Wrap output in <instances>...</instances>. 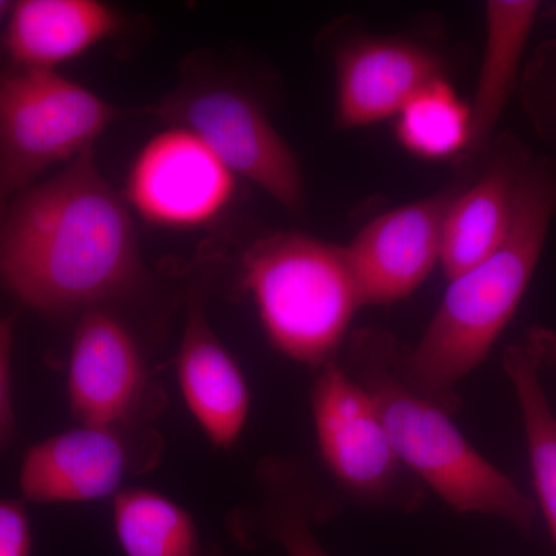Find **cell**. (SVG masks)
<instances>
[{"mask_svg": "<svg viewBox=\"0 0 556 556\" xmlns=\"http://www.w3.org/2000/svg\"><path fill=\"white\" fill-rule=\"evenodd\" d=\"M138 273L129 208L98 169L93 149L24 193L0 232V278L43 313L118 295Z\"/></svg>", "mask_w": 556, "mask_h": 556, "instance_id": "6da1fadb", "label": "cell"}, {"mask_svg": "<svg viewBox=\"0 0 556 556\" xmlns=\"http://www.w3.org/2000/svg\"><path fill=\"white\" fill-rule=\"evenodd\" d=\"M556 215V167L533 160L517 193L506 240L484 262L452 278L419 343L401 345L399 369L450 415L456 388L489 356L532 281Z\"/></svg>", "mask_w": 556, "mask_h": 556, "instance_id": "7a4b0ae2", "label": "cell"}, {"mask_svg": "<svg viewBox=\"0 0 556 556\" xmlns=\"http://www.w3.org/2000/svg\"><path fill=\"white\" fill-rule=\"evenodd\" d=\"M401 343L380 329L354 332L345 371L367 391L402 466L460 514L489 515L530 532L538 506L464 438L452 415L409 386Z\"/></svg>", "mask_w": 556, "mask_h": 556, "instance_id": "3957f363", "label": "cell"}, {"mask_svg": "<svg viewBox=\"0 0 556 556\" xmlns=\"http://www.w3.org/2000/svg\"><path fill=\"white\" fill-rule=\"evenodd\" d=\"M241 283L270 343L317 369L336 362L362 308L345 248L305 233L278 232L251 244Z\"/></svg>", "mask_w": 556, "mask_h": 556, "instance_id": "277c9868", "label": "cell"}, {"mask_svg": "<svg viewBox=\"0 0 556 556\" xmlns=\"http://www.w3.org/2000/svg\"><path fill=\"white\" fill-rule=\"evenodd\" d=\"M116 116L109 102L56 70L0 73V192L79 159Z\"/></svg>", "mask_w": 556, "mask_h": 556, "instance_id": "5b68a950", "label": "cell"}, {"mask_svg": "<svg viewBox=\"0 0 556 556\" xmlns=\"http://www.w3.org/2000/svg\"><path fill=\"white\" fill-rule=\"evenodd\" d=\"M311 408L321 457L351 496L401 510L422 503L419 481L402 466L375 402L338 362L318 369Z\"/></svg>", "mask_w": 556, "mask_h": 556, "instance_id": "8992f818", "label": "cell"}, {"mask_svg": "<svg viewBox=\"0 0 556 556\" xmlns=\"http://www.w3.org/2000/svg\"><path fill=\"white\" fill-rule=\"evenodd\" d=\"M169 126L192 131L236 177L254 182L288 211L305 204L294 152L265 110L244 91L208 86L175 94L156 108Z\"/></svg>", "mask_w": 556, "mask_h": 556, "instance_id": "52a82bcc", "label": "cell"}, {"mask_svg": "<svg viewBox=\"0 0 556 556\" xmlns=\"http://www.w3.org/2000/svg\"><path fill=\"white\" fill-rule=\"evenodd\" d=\"M237 177L192 131L170 126L139 150L127 200L139 217L166 229H195L232 203Z\"/></svg>", "mask_w": 556, "mask_h": 556, "instance_id": "ba28073f", "label": "cell"}, {"mask_svg": "<svg viewBox=\"0 0 556 556\" xmlns=\"http://www.w3.org/2000/svg\"><path fill=\"white\" fill-rule=\"evenodd\" d=\"M463 185L371 219L345 248L362 306L407 299L441 260L442 226Z\"/></svg>", "mask_w": 556, "mask_h": 556, "instance_id": "9c48e42d", "label": "cell"}, {"mask_svg": "<svg viewBox=\"0 0 556 556\" xmlns=\"http://www.w3.org/2000/svg\"><path fill=\"white\" fill-rule=\"evenodd\" d=\"M437 54L399 38H364L336 56V124L357 129L396 118L431 80L441 78Z\"/></svg>", "mask_w": 556, "mask_h": 556, "instance_id": "30bf717a", "label": "cell"}, {"mask_svg": "<svg viewBox=\"0 0 556 556\" xmlns=\"http://www.w3.org/2000/svg\"><path fill=\"white\" fill-rule=\"evenodd\" d=\"M144 365L126 325L104 309L80 318L68 367V397L80 426L115 428L144 391Z\"/></svg>", "mask_w": 556, "mask_h": 556, "instance_id": "8fae6325", "label": "cell"}, {"mask_svg": "<svg viewBox=\"0 0 556 556\" xmlns=\"http://www.w3.org/2000/svg\"><path fill=\"white\" fill-rule=\"evenodd\" d=\"M533 160L521 142L504 137L481 177L456 193L442 226L439 260L448 280L484 262L506 240L519 185Z\"/></svg>", "mask_w": 556, "mask_h": 556, "instance_id": "7c38bea8", "label": "cell"}, {"mask_svg": "<svg viewBox=\"0 0 556 556\" xmlns=\"http://www.w3.org/2000/svg\"><path fill=\"white\" fill-rule=\"evenodd\" d=\"M129 456L115 428L80 426L33 445L21 468L24 496L38 504L89 503L116 492Z\"/></svg>", "mask_w": 556, "mask_h": 556, "instance_id": "4fadbf2b", "label": "cell"}, {"mask_svg": "<svg viewBox=\"0 0 556 556\" xmlns=\"http://www.w3.org/2000/svg\"><path fill=\"white\" fill-rule=\"evenodd\" d=\"M177 371L186 404L208 441L232 447L247 426L251 396L239 364L200 308L192 309L186 325Z\"/></svg>", "mask_w": 556, "mask_h": 556, "instance_id": "5bb4252c", "label": "cell"}, {"mask_svg": "<svg viewBox=\"0 0 556 556\" xmlns=\"http://www.w3.org/2000/svg\"><path fill=\"white\" fill-rule=\"evenodd\" d=\"M119 30V14L98 0H22L11 5L3 43L20 68L54 70Z\"/></svg>", "mask_w": 556, "mask_h": 556, "instance_id": "9a60e30c", "label": "cell"}, {"mask_svg": "<svg viewBox=\"0 0 556 556\" xmlns=\"http://www.w3.org/2000/svg\"><path fill=\"white\" fill-rule=\"evenodd\" d=\"M543 10L535 0H490L485 3V46L473 98V150L484 148L515 87L527 40Z\"/></svg>", "mask_w": 556, "mask_h": 556, "instance_id": "2e32d148", "label": "cell"}, {"mask_svg": "<svg viewBox=\"0 0 556 556\" xmlns=\"http://www.w3.org/2000/svg\"><path fill=\"white\" fill-rule=\"evenodd\" d=\"M113 525L126 556H219L204 546L186 508L152 490L116 493Z\"/></svg>", "mask_w": 556, "mask_h": 556, "instance_id": "e0dca14e", "label": "cell"}, {"mask_svg": "<svg viewBox=\"0 0 556 556\" xmlns=\"http://www.w3.org/2000/svg\"><path fill=\"white\" fill-rule=\"evenodd\" d=\"M503 362L521 409L538 504L556 546V416L540 380V364L529 348L525 343L508 346Z\"/></svg>", "mask_w": 556, "mask_h": 556, "instance_id": "ac0fdd59", "label": "cell"}, {"mask_svg": "<svg viewBox=\"0 0 556 556\" xmlns=\"http://www.w3.org/2000/svg\"><path fill=\"white\" fill-rule=\"evenodd\" d=\"M396 138L413 155L447 160L473 149V119L444 76L431 80L397 113Z\"/></svg>", "mask_w": 556, "mask_h": 556, "instance_id": "d6986e66", "label": "cell"}, {"mask_svg": "<svg viewBox=\"0 0 556 556\" xmlns=\"http://www.w3.org/2000/svg\"><path fill=\"white\" fill-rule=\"evenodd\" d=\"M280 504L269 517V533L288 556H329L314 536L311 518L295 503Z\"/></svg>", "mask_w": 556, "mask_h": 556, "instance_id": "ffe728a7", "label": "cell"}, {"mask_svg": "<svg viewBox=\"0 0 556 556\" xmlns=\"http://www.w3.org/2000/svg\"><path fill=\"white\" fill-rule=\"evenodd\" d=\"M27 508L20 501H0V556H31Z\"/></svg>", "mask_w": 556, "mask_h": 556, "instance_id": "44dd1931", "label": "cell"}, {"mask_svg": "<svg viewBox=\"0 0 556 556\" xmlns=\"http://www.w3.org/2000/svg\"><path fill=\"white\" fill-rule=\"evenodd\" d=\"M11 346H13V320L0 318V456L10 447L14 438L10 376Z\"/></svg>", "mask_w": 556, "mask_h": 556, "instance_id": "7402d4cb", "label": "cell"}, {"mask_svg": "<svg viewBox=\"0 0 556 556\" xmlns=\"http://www.w3.org/2000/svg\"><path fill=\"white\" fill-rule=\"evenodd\" d=\"M541 56L543 72L536 73L541 83L532 91V108L544 129L556 137V46L547 47Z\"/></svg>", "mask_w": 556, "mask_h": 556, "instance_id": "603a6c76", "label": "cell"}, {"mask_svg": "<svg viewBox=\"0 0 556 556\" xmlns=\"http://www.w3.org/2000/svg\"><path fill=\"white\" fill-rule=\"evenodd\" d=\"M525 345L536 358L540 367L556 368V332L548 328H532Z\"/></svg>", "mask_w": 556, "mask_h": 556, "instance_id": "cb8c5ba5", "label": "cell"}, {"mask_svg": "<svg viewBox=\"0 0 556 556\" xmlns=\"http://www.w3.org/2000/svg\"><path fill=\"white\" fill-rule=\"evenodd\" d=\"M10 10V2H0V25H2V22L5 21V17H9Z\"/></svg>", "mask_w": 556, "mask_h": 556, "instance_id": "d4e9b609", "label": "cell"}, {"mask_svg": "<svg viewBox=\"0 0 556 556\" xmlns=\"http://www.w3.org/2000/svg\"><path fill=\"white\" fill-rule=\"evenodd\" d=\"M546 16L551 17V20H556V3H552L551 7L546 10Z\"/></svg>", "mask_w": 556, "mask_h": 556, "instance_id": "484cf974", "label": "cell"}]
</instances>
